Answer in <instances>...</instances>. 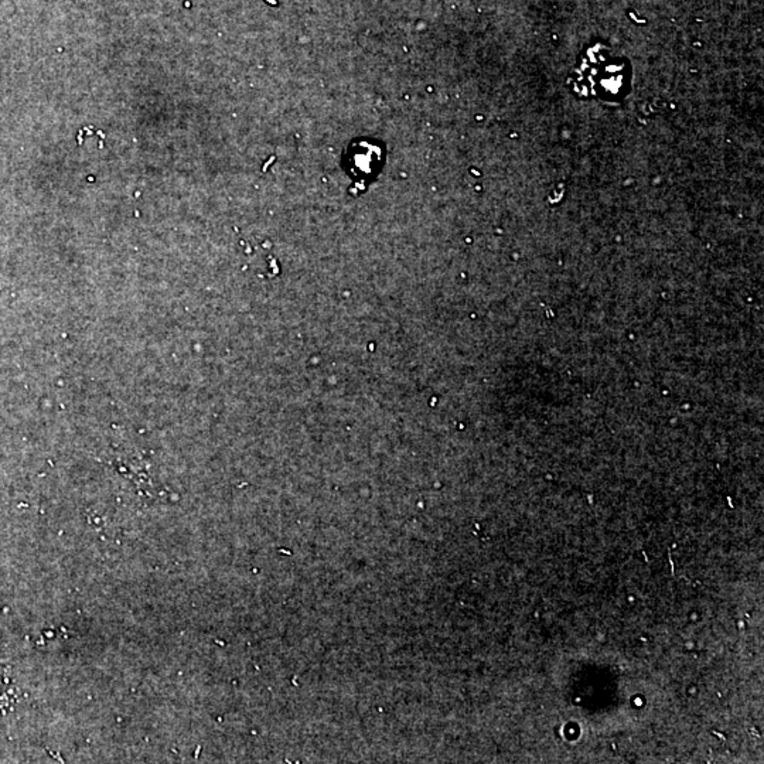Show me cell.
Returning <instances> with one entry per match:
<instances>
[{"mask_svg":"<svg viewBox=\"0 0 764 764\" xmlns=\"http://www.w3.org/2000/svg\"><path fill=\"white\" fill-rule=\"evenodd\" d=\"M380 153H374L373 152V147H371V152H369L368 146L364 144V149L361 152H356L351 153L350 156V171L354 175H364V173H369L371 171L373 175V164L380 162Z\"/></svg>","mask_w":764,"mask_h":764,"instance_id":"1","label":"cell"}]
</instances>
